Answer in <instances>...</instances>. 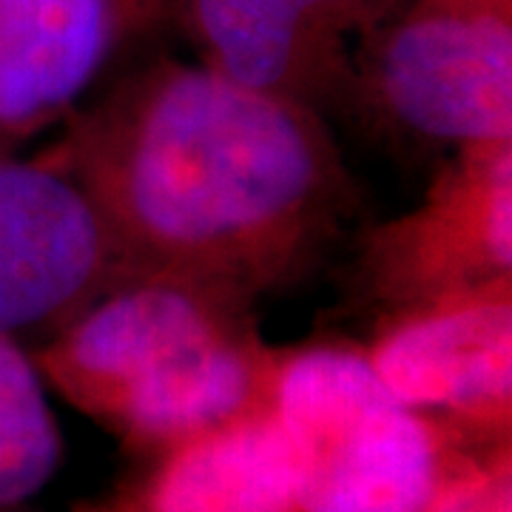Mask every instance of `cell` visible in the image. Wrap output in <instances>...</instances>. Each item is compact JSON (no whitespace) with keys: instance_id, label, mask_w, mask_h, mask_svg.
<instances>
[{"instance_id":"cell-12","label":"cell","mask_w":512,"mask_h":512,"mask_svg":"<svg viewBox=\"0 0 512 512\" xmlns=\"http://www.w3.org/2000/svg\"><path fill=\"white\" fill-rule=\"evenodd\" d=\"M427 512H510V487L501 478H470L456 487L436 490Z\"/></svg>"},{"instance_id":"cell-9","label":"cell","mask_w":512,"mask_h":512,"mask_svg":"<svg viewBox=\"0 0 512 512\" xmlns=\"http://www.w3.org/2000/svg\"><path fill=\"white\" fill-rule=\"evenodd\" d=\"M256 387L254 348L234 325H225L148 370L109 416L137 439L183 444L248 416Z\"/></svg>"},{"instance_id":"cell-13","label":"cell","mask_w":512,"mask_h":512,"mask_svg":"<svg viewBox=\"0 0 512 512\" xmlns=\"http://www.w3.org/2000/svg\"><path fill=\"white\" fill-rule=\"evenodd\" d=\"M296 3L330 37L350 26L376 23L387 15V0H296Z\"/></svg>"},{"instance_id":"cell-4","label":"cell","mask_w":512,"mask_h":512,"mask_svg":"<svg viewBox=\"0 0 512 512\" xmlns=\"http://www.w3.org/2000/svg\"><path fill=\"white\" fill-rule=\"evenodd\" d=\"M123 276L92 200L63 168L0 160V336L60 319Z\"/></svg>"},{"instance_id":"cell-6","label":"cell","mask_w":512,"mask_h":512,"mask_svg":"<svg viewBox=\"0 0 512 512\" xmlns=\"http://www.w3.org/2000/svg\"><path fill=\"white\" fill-rule=\"evenodd\" d=\"M370 365L407 407L507 416L512 393V305L507 285L458 293L393 328Z\"/></svg>"},{"instance_id":"cell-5","label":"cell","mask_w":512,"mask_h":512,"mask_svg":"<svg viewBox=\"0 0 512 512\" xmlns=\"http://www.w3.org/2000/svg\"><path fill=\"white\" fill-rule=\"evenodd\" d=\"M231 305L165 279H134L80 313L43 353V370L86 410L109 416L148 370L214 330Z\"/></svg>"},{"instance_id":"cell-11","label":"cell","mask_w":512,"mask_h":512,"mask_svg":"<svg viewBox=\"0 0 512 512\" xmlns=\"http://www.w3.org/2000/svg\"><path fill=\"white\" fill-rule=\"evenodd\" d=\"M60 461V433L32 359L0 336V507L46 487Z\"/></svg>"},{"instance_id":"cell-1","label":"cell","mask_w":512,"mask_h":512,"mask_svg":"<svg viewBox=\"0 0 512 512\" xmlns=\"http://www.w3.org/2000/svg\"><path fill=\"white\" fill-rule=\"evenodd\" d=\"M66 174L123 276L239 305L299 274L345 214L348 183L311 106L211 66H157L83 120Z\"/></svg>"},{"instance_id":"cell-8","label":"cell","mask_w":512,"mask_h":512,"mask_svg":"<svg viewBox=\"0 0 512 512\" xmlns=\"http://www.w3.org/2000/svg\"><path fill=\"white\" fill-rule=\"evenodd\" d=\"M148 512H302L291 441L274 410L177 444Z\"/></svg>"},{"instance_id":"cell-3","label":"cell","mask_w":512,"mask_h":512,"mask_svg":"<svg viewBox=\"0 0 512 512\" xmlns=\"http://www.w3.org/2000/svg\"><path fill=\"white\" fill-rule=\"evenodd\" d=\"M373 86L419 137L470 151L510 146V0H413L379 35Z\"/></svg>"},{"instance_id":"cell-2","label":"cell","mask_w":512,"mask_h":512,"mask_svg":"<svg viewBox=\"0 0 512 512\" xmlns=\"http://www.w3.org/2000/svg\"><path fill=\"white\" fill-rule=\"evenodd\" d=\"M302 512H427L439 490L433 433L370 359L308 350L276 379Z\"/></svg>"},{"instance_id":"cell-7","label":"cell","mask_w":512,"mask_h":512,"mask_svg":"<svg viewBox=\"0 0 512 512\" xmlns=\"http://www.w3.org/2000/svg\"><path fill=\"white\" fill-rule=\"evenodd\" d=\"M140 0H0V137H29L103 72Z\"/></svg>"},{"instance_id":"cell-10","label":"cell","mask_w":512,"mask_h":512,"mask_svg":"<svg viewBox=\"0 0 512 512\" xmlns=\"http://www.w3.org/2000/svg\"><path fill=\"white\" fill-rule=\"evenodd\" d=\"M208 66L245 89L308 106L328 80L330 40L296 0H191Z\"/></svg>"}]
</instances>
